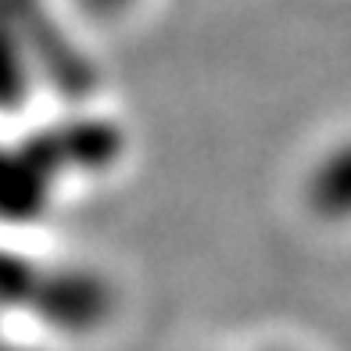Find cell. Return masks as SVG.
<instances>
[{"mask_svg":"<svg viewBox=\"0 0 351 351\" xmlns=\"http://www.w3.org/2000/svg\"><path fill=\"white\" fill-rule=\"evenodd\" d=\"M0 4H4L14 29H19L33 69H40L47 83L65 97H86L93 83H97V75H93L83 51L58 29L51 11L40 0H0Z\"/></svg>","mask_w":351,"mask_h":351,"instance_id":"obj_1","label":"cell"},{"mask_svg":"<svg viewBox=\"0 0 351 351\" xmlns=\"http://www.w3.org/2000/svg\"><path fill=\"white\" fill-rule=\"evenodd\" d=\"M25 154L47 176L58 169H101L119 154V136L101 122H72L33 136L25 143Z\"/></svg>","mask_w":351,"mask_h":351,"instance_id":"obj_2","label":"cell"},{"mask_svg":"<svg viewBox=\"0 0 351 351\" xmlns=\"http://www.w3.org/2000/svg\"><path fill=\"white\" fill-rule=\"evenodd\" d=\"M47 176L33 158L22 151H0V219L25 222L47 208Z\"/></svg>","mask_w":351,"mask_h":351,"instance_id":"obj_3","label":"cell"},{"mask_svg":"<svg viewBox=\"0 0 351 351\" xmlns=\"http://www.w3.org/2000/svg\"><path fill=\"white\" fill-rule=\"evenodd\" d=\"M29 69H33V61L25 54V43L14 29L11 14L0 4V111H11L25 101Z\"/></svg>","mask_w":351,"mask_h":351,"instance_id":"obj_4","label":"cell"},{"mask_svg":"<svg viewBox=\"0 0 351 351\" xmlns=\"http://www.w3.org/2000/svg\"><path fill=\"white\" fill-rule=\"evenodd\" d=\"M308 201L319 215L326 219H344L351 215V147H341L330 154L319 172L312 176Z\"/></svg>","mask_w":351,"mask_h":351,"instance_id":"obj_5","label":"cell"},{"mask_svg":"<svg viewBox=\"0 0 351 351\" xmlns=\"http://www.w3.org/2000/svg\"><path fill=\"white\" fill-rule=\"evenodd\" d=\"M130 0H83V8L86 11H93V14H115V11H122Z\"/></svg>","mask_w":351,"mask_h":351,"instance_id":"obj_6","label":"cell"},{"mask_svg":"<svg viewBox=\"0 0 351 351\" xmlns=\"http://www.w3.org/2000/svg\"><path fill=\"white\" fill-rule=\"evenodd\" d=\"M0 351H11V348H4V344H0Z\"/></svg>","mask_w":351,"mask_h":351,"instance_id":"obj_7","label":"cell"}]
</instances>
